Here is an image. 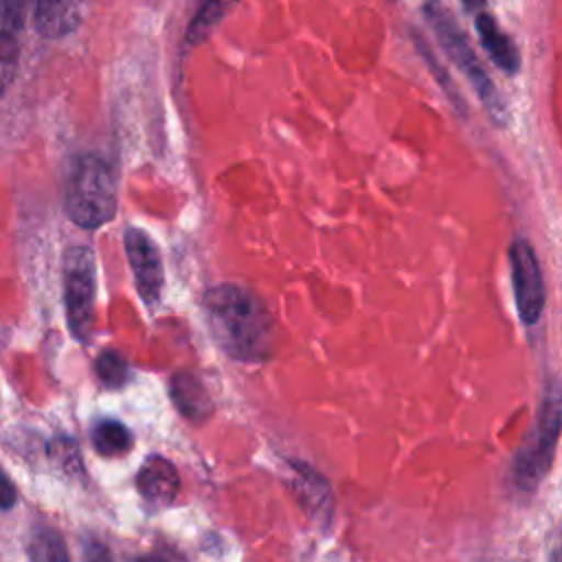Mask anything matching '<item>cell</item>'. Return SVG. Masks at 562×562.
Wrapping results in <instances>:
<instances>
[{
  "mask_svg": "<svg viewBox=\"0 0 562 562\" xmlns=\"http://www.w3.org/2000/svg\"><path fill=\"white\" fill-rule=\"evenodd\" d=\"M204 314L215 342L239 362H263L272 351V314L248 288L222 283L204 292Z\"/></svg>",
  "mask_w": 562,
  "mask_h": 562,
  "instance_id": "obj_1",
  "label": "cell"
},
{
  "mask_svg": "<svg viewBox=\"0 0 562 562\" xmlns=\"http://www.w3.org/2000/svg\"><path fill=\"white\" fill-rule=\"evenodd\" d=\"M136 487L147 507L162 509L176 501L180 490V476L169 459L160 454H149L138 468Z\"/></svg>",
  "mask_w": 562,
  "mask_h": 562,
  "instance_id": "obj_8",
  "label": "cell"
},
{
  "mask_svg": "<svg viewBox=\"0 0 562 562\" xmlns=\"http://www.w3.org/2000/svg\"><path fill=\"white\" fill-rule=\"evenodd\" d=\"M290 468L294 470L292 474V494L301 503V507L318 522H329L334 498H331V487L327 479H323L316 470L301 461H290Z\"/></svg>",
  "mask_w": 562,
  "mask_h": 562,
  "instance_id": "obj_10",
  "label": "cell"
},
{
  "mask_svg": "<svg viewBox=\"0 0 562 562\" xmlns=\"http://www.w3.org/2000/svg\"><path fill=\"white\" fill-rule=\"evenodd\" d=\"M64 303L72 336L86 342L97 307V261L88 246H70L64 255Z\"/></svg>",
  "mask_w": 562,
  "mask_h": 562,
  "instance_id": "obj_4",
  "label": "cell"
},
{
  "mask_svg": "<svg viewBox=\"0 0 562 562\" xmlns=\"http://www.w3.org/2000/svg\"><path fill=\"white\" fill-rule=\"evenodd\" d=\"M90 441L101 457H119L134 446V435L119 419H99L90 428Z\"/></svg>",
  "mask_w": 562,
  "mask_h": 562,
  "instance_id": "obj_13",
  "label": "cell"
},
{
  "mask_svg": "<svg viewBox=\"0 0 562 562\" xmlns=\"http://www.w3.org/2000/svg\"><path fill=\"white\" fill-rule=\"evenodd\" d=\"M64 211L81 228L94 231L116 215V178L112 167L92 154L77 156L66 173Z\"/></svg>",
  "mask_w": 562,
  "mask_h": 562,
  "instance_id": "obj_2",
  "label": "cell"
},
{
  "mask_svg": "<svg viewBox=\"0 0 562 562\" xmlns=\"http://www.w3.org/2000/svg\"><path fill=\"white\" fill-rule=\"evenodd\" d=\"M555 558H562V549H560V551H558V553H555Z\"/></svg>",
  "mask_w": 562,
  "mask_h": 562,
  "instance_id": "obj_21",
  "label": "cell"
},
{
  "mask_svg": "<svg viewBox=\"0 0 562 562\" xmlns=\"http://www.w3.org/2000/svg\"><path fill=\"white\" fill-rule=\"evenodd\" d=\"M48 457L59 463L68 474L81 472V454L72 437H55L48 441Z\"/></svg>",
  "mask_w": 562,
  "mask_h": 562,
  "instance_id": "obj_18",
  "label": "cell"
},
{
  "mask_svg": "<svg viewBox=\"0 0 562 562\" xmlns=\"http://www.w3.org/2000/svg\"><path fill=\"white\" fill-rule=\"evenodd\" d=\"M15 503H18V490H15L13 481L9 479V474L0 468V509L9 512V509H13Z\"/></svg>",
  "mask_w": 562,
  "mask_h": 562,
  "instance_id": "obj_19",
  "label": "cell"
},
{
  "mask_svg": "<svg viewBox=\"0 0 562 562\" xmlns=\"http://www.w3.org/2000/svg\"><path fill=\"white\" fill-rule=\"evenodd\" d=\"M169 395L173 406L191 422H202L211 415L213 402L204 389V384L187 371H180L169 382Z\"/></svg>",
  "mask_w": 562,
  "mask_h": 562,
  "instance_id": "obj_11",
  "label": "cell"
},
{
  "mask_svg": "<svg viewBox=\"0 0 562 562\" xmlns=\"http://www.w3.org/2000/svg\"><path fill=\"white\" fill-rule=\"evenodd\" d=\"M562 430V382L551 375L544 384L538 417L512 461V481L518 492L531 494L551 470Z\"/></svg>",
  "mask_w": 562,
  "mask_h": 562,
  "instance_id": "obj_3",
  "label": "cell"
},
{
  "mask_svg": "<svg viewBox=\"0 0 562 562\" xmlns=\"http://www.w3.org/2000/svg\"><path fill=\"white\" fill-rule=\"evenodd\" d=\"M123 244L127 252V261L134 274L136 292L147 307H154L160 301L165 272L160 261V250L147 231L138 226H127L123 233Z\"/></svg>",
  "mask_w": 562,
  "mask_h": 562,
  "instance_id": "obj_7",
  "label": "cell"
},
{
  "mask_svg": "<svg viewBox=\"0 0 562 562\" xmlns=\"http://www.w3.org/2000/svg\"><path fill=\"white\" fill-rule=\"evenodd\" d=\"M29 558L33 560H68V551L64 547L61 536L48 527V525H37L31 531L29 538Z\"/></svg>",
  "mask_w": 562,
  "mask_h": 562,
  "instance_id": "obj_15",
  "label": "cell"
},
{
  "mask_svg": "<svg viewBox=\"0 0 562 562\" xmlns=\"http://www.w3.org/2000/svg\"><path fill=\"white\" fill-rule=\"evenodd\" d=\"M463 4H465V9H470V11H474V9H481L483 4H485V0H461Z\"/></svg>",
  "mask_w": 562,
  "mask_h": 562,
  "instance_id": "obj_20",
  "label": "cell"
},
{
  "mask_svg": "<svg viewBox=\"0 0 562 562\" xmlns=\"http://www.w3.org/2000/svg\"><path fill=\"white\" fill-rule=\"evenodd\" d=\"M426 15L441 42V46L446 48V53L450 55V59L465 72V77L470 79L472 88L476 90L479 99L483 101V105L487 108L490 116L498 123V125H505L507 121V112H505V103L501 99V94L496 92L492 79L487 77V72L483 70V66L479 64L476 55L472 53V48L468 46L463 33L457 29L454 20L441 11V4L439 2H428L426 4Z\"/></svg>",
  "mask_w": 562,
  "mask_h": 562,
  "instance_id": "obj_5",
  "label": "cell"
},
{
  "mask_svg": "<svg viewBox=\"0 0 562 562\" xmlns=\"http://www.w3.org/2000/svg\"><path fill=\"white\" fill-rule=\"evenodd\" d=\"M68 0H35V26L42 35L53 37L66 29Z\"/></svg>",
  "mask_w": 562,
  "mask_h": 562,
  "instance_id": "obj_17",
  "label": "cell"
},
{
  "mask_svg": "<svg viewBox=\"0 0 562 562\" xmlns=\"http://www.w3.org/2000/svg\"><path fill=\"white\" fill-rule=\"evenodd\" d=\"M476 33L481 37L483 48L487 50V55L492 57V61L505 70L507 75H514L520 68V57L516 46L512 44V40L496 26L494 18L487 13H479L476 15Z\"/></svg>",
  "mask_w": 562,
  "mask_h": 562,
  "instance_id": "obj_12",
  "label": "cell"
},
{
  "mask_svg": "<svg viewBox=\"0 0 562 562\" xmlns=\"http://www.w3.org/2000/svg\"><path fill=\"white\" fill-rule=\"evenodd\" d=\"M94 373H97L99 382L108 389L125 386L132 375L127 360L123 356H119L116 351H103L94 362Z\"/></svg>",
  "mask_w": 562,
  "mask_h": 562,
  "instance_id": "obj_16",
  "label": "cell"
},
{
  "mask_svg": "<svg viewBox=\"0 0 562 562\" xmlns=\"http://www.w3.org/2000/svg\"><path fill=\"white\" fill-rule=\"evenodd\" d=\"M239 0H202L198 13L193 15L189 31H187V42L189 44H198L202 42L213 26L237 4Z\"/></svg>",
  "mask_w": 562,
  "mask_h": 562,
  "instance_id": "obj_14",
  "label": "cell"
},
{
  "mask_svg": "<svg viewBox=\"0 0 562 562\" xmlns=\"http://www.w3.org/2000/svg\"><path fill=\"white\" fill-rule=\"evenodd\" d=\"M22 22L24 0H0V99L18 70Z\"/></svg>",
  "mask_w": 562,
  "mask_h": 562,
  "instance_id": "obj_9",
  "label": "cell"
},
{
  "mask_svg": "<svg viewBox=\"0 0 562 562\" xmlns=\"http://www.w3.org/2000/svg\"><path fill=\"white\" fill-rule=\"evenodd\" d=\"M509 268L518 316L525 325H536L544 310V281L538 257L527 239H514L509 246Z\"/></svg>",
  "mask_w": 562,
  "mask_h": 562,
  "instance_id": "obj_6",
  "label": "cell"
}]
</instances>
